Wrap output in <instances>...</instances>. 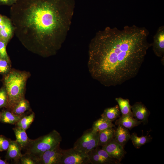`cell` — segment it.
I'll return each instance as SVG.
<instances>
[{
    "label": "cell",
    "mask_w": 164,
    "mask_h": 164,
    "mask_svg": "<svg viewBox=\"0 0 164 164\" xmlns=\"http://www.w3.org/2000/svg\"><path fill=\"white\" fill-rule=\"evenodd\" d=\"M97 153L100 156L109 161L111 164H120V162L112 158L104 149L97 146L95 148Z\"/></svg>",
    "instance_id": "cell-25"
},
{
    "label": "cell",
    "mask_w": 164,
    "mask_h": 164,
    "mask_svg": "<svg viewBox=\"0 0 164 164\" xmlns=\"http://www.w3.org/2000/svg\"><path fill=\"white\" fill-rule=\"evenodd\" d=\"M115 126L112 122L101 117L94 122L91 128L94 131L97 132L108 128H114Z\"/></svg>",
    "instance_id": "cell-19"
},
{
    "label": "cell",
    "mask_w": 164,
    "mask_h": 164,
    "mask_svg": "<svg viewBox=\"0 0 164 164\" xmlns=\"http://www.w3.org/2000/svg\"><path fill=\"white\" fill-rule=\"evenodd\" d=\"M22 150L16 140H11L9 146L7 150L6 156L7 159L13 160L16 163L19 162L22 155Z\"/></svg>",
    "instance_id": "cell-11"
},
{
    "label": "cell",
    "mask_w": 164,
    "mask_h": 164,
    "mask_svg": "<svg viewBox=\"0 0 164 164\" xmlns=\"http://www.w3.org/2000/svg\"><path fill=\"white\" fill-rule=\"evenodd\" d=\"M29 76L28 72L12 70L5 76V87L8 98L6 108L11 111L16 104L24 98L27 80Z\"/></svg>",
    "instance_id": "cell-3"
},
{
    "label": "cell",
    "mask_w": 164,
    "mask_h": 164,
    "mask_svg": "<svg viewBox=\"0 0 164 164\" xmlns=\"http://www.w3.org/2000/svg\"><path fill=\"white\" fill-rule=\"evenodd\" d=\"M91 164L87 153L77 150L73 148L62 150L60 164Z\"/></svg>",
    "instance_id": "cell-6"
},
{
    "label": "cell",
    "mask_w": 164,
    "mask_h": 164,
    "mask_svg": "<svg viewBox=\"0 0 164 164\" xmlns=\"http://www.w3.org/2000/svg\"><path fill=\"white\" fill-rule=\"evenodd\" d=\"M91 164H111L110 162L99 155L95 149L87 153Z\"/></svg>",
    "instance_id": "cell-24"
},
{
    "label": "cell",
    "mask_w": 164,
    "mask_h": 164,
    "mask_svg": "<svg viewBox=\"0 0 164 164\" xmlns=\"http://www.w3.org/2000/svg\"><path fill=\"white\" fill-rule=\"evenodd\" d=\"M11 140L4 135H0V152L7 150Z\"/></svg>",
    "instance_id": "cell-29"
},
{
    "label": "cell",
    "mask_w": 164,
    "mask_h": 164,
    "mask_svg": "<svg viewBox=\"0 0 164 164\" xmlns=\"http://www.w3.org/2000/svg\"><path fill=\"white\" fill-rule=\"evenodd\" d=\"M0 31H1V29H0Z\"/></svg>",
    "instance_id": "cell-35"
},
{
    "label": "cell",
    "mask_w": 164,
    "mask_h": 164,
    "mask_svg": "<svg viewBox=\"0 0 164 164\" xmlns=\"http://www.w3.org/2000/svg\"><path fill=\"white\" fill-rule=\"evenodd\" d=\"M115 100L118 104L122 115L133 116L131 110V106L130 104L129 99L118 97L115 98Z\"/></svg>",
    "instance_id": "cell-21"
},
{
    "label": "cell",
    "mask_w": 164,
    "mask_h": 164,
    "mask_svg": "<svg viewBox=\"0 0 164 164\" xmlns=\"http://www.w3.org/2000/svg\"><path fill=\"white\" fill-rule=\"evenodd\" d=\"M120 114L119 107L117 105L113 107L105 108L101 116L112 122L119 118Z\"/></svg>",
    "instance_id": "cell-18"
},
{
    "label": "cell",
    "mask_w": 164,
    "mask_h": 164,
    "mask_svg": "<svg viewBox=\"0 0 164 164\" xmlns=\"http://www.w3.org/2000/svg\"><path fill=\"white\" fill-rule=\"evenodd\" d=\"M142 122L133 116L129 115H122L119 118L116 119L115 122L116 125H120L129 129H132V128L138 126Z\"/></svg>",
    "instance_id": "cell-12"
},
{
    "label": "cell",
    "mask_w": 164,
    "mask_h": 164,
    "mask_svg": "<svg viewBox=\"0 0 164 164\" xmlns=\"http://www.w3.org/2000/svg\"><path fill=\"white\" fill-rule=\"evenodd\" d=\"M102 149L105 150L113 159L120 162L126 154L124 147L118 143L114 138Z\"/></svg>",
    "instance_id": "cell-9"
},
{
    "label": "cell",
    "mask_w": 164,
    "mask_h": 164,
    "mask_svg": "<svg viewBox=\"0 0 164 164\" xmlns=\"http://www.w3.org/2000/svg\"><path fill=\"white\" fill-rule=\"evenodd\" d=\"M75 4V0H17L10 9L14 34L33 52L54 55L67 36Z\"/></svg>",
    "instance_id": "cell-2"
},
{
    "label": "cell",
    "mask_w": 164,
    "mask_h": 164,
    "mask_svg": "<svg viewBox=\"0 0 164 164\" xmlns=\"http://www.w3.org/2000/svg\"><path fill=\"white\" fill-rule=\"evenodd\" d=\"M30 110L29 101L24 98L16 104L11 111L14 114L21 115L25 114L26 111Z\"/></svg>",
    "instance_id": "cell-20"
},
{
    "label": "cell",
    "mask_w": 164,
    "mask_h": 164,
    "mask_svg": "<svg viewBox=\"0 0 164 164\" xmlns=\"http://www.w3.org/2000/svg\"><path fill=\"white\" fill-rule=\"evenodd\" d=\"M35 114L32 112L29 115H25L15 124V126L21 128L26 131L33 122Z\"/></svg>",
    "instance_id": "cell-23"
},
{
    "label": "cell",
    "mask_w": 164,
    "mask_h": 164,
    "mask_svg": "<svg viewBox=\"0 0 164 164\" xmlns=\"http://www.w3.org/2000/svg\"><path fill=\"white\" fill-rule=\"evenodd\" d=\"M19 161L21 164H38L36 159L30 154L25 153L22 155Z\"/></svg>",
    "instance_id": "cell-28"
},
{
    "label": "cell",
    "mask_w": 164,
    "mask_h": 164,
    "mask_svg": "<svg viewBox=\"0 0 164 164\" xmlns=\"http://www.w3.org/2000/svg\"><path fill=\"white\" fill-rule=\"evenodd\" d=\"M115 130L114 128H111L99 132L98 146L103 147L114 138Z\"/></svg>",
    "instance_id": "cell-16"
},
{
    "label": "cell",
    "mask_w": 164,
    "mask_h": 164,
    "mask_svg": "<svg viewBox=\"0 0 164 164\" xmlns=\"http://www.w3.org/2000/svg\"><path fill=\"white\" fill-rule=\"evenodd\" d=\"M152 138L148 134L145 136L138 137L136 133H133L131 135L130 139L134 146L136 149H139L142 145L150 142Z\"/></svg>",
    "instance_id": "cell-22"
},
{
    "label": "cell",
    "mask_w": 164,
    "mask_h": 164,
    "mask_svg": "<svg viewBox=\"0 0 164 164\" xmlns=\"http://www.w3.org/2000/svg\"><path fill=\"white\" fill-rule=\"evenodd\" d=\"M152 50L157 57H164V26H159L153 37L151 43Z\"/></svg>",
    "instance_id": "cell-8"
},
{
    "label": "cell",
    "mask_w": 164,
    "mask_h": 164,
    "mask_svg": "<svg viewBox=\"0 0 164 164\" xmlns=\"http://www.w3.org/2000/svg\"><path fill=\"white\" fill-rule=\"evenodd\" d=\"M62 137L60 133L54 130L48 134L36 139H30L25 149V153L31 155L38 162L44 152L60 145Z\"/></svg>",
    "instance_id": "cell-4"
},
{
    "label": "cell",
    "mask_w": 164,
    "mask_h": 164,
    "mask_svg": "<svg viewBox=\"0 0 164 164\" xmlns=\"http://www.w3.org/2000/svg\"><path fill=\"white\" fill-rule=\"evenodd\" d=\"M14 27L11 20L6 17L4 23L1 29L0 39L8 43L14 34Z\"/></svg>",
    "instance_id": "cell-15"
},
{
    "label": "cell",
    "mask_w": 164,
    "mask_h": 164,
    "mask_svg": "<svg viewBox=\"0 0 164 164\" xmlns=\"http://www.w3.org/2000/svg\"><path fill=\"white\" fill-rule=\"evenodd\" d=\"M131 135L128 129L118 125L115 130L114 138L123 147L130 139Z\"/></svg>",
    "instance_id": "cell-13"
},
{
    "label": "cell",
    "mask_w": 164,
    "mask_h": 164,
    "mask_svg": "<svg viewBox=\"0 0 164 164\" xmlns=\"http://www.w3.org/2000/svg\"><path fill=\"white\" fill-rule=\"evenodd\" d=\"M6 17L0 15V29L2 28L4 23Z\"/></svg>",
    "instance_id": "cell-32"
},
{
    "label": "cell",
    "mask_w": 164,
    "mask_h": 164,
    "mask_svg": "<svg viewBox=\"0 0 164 164\" xmlns=\"http://www.w3.org/2000/svg\"></svg>",
    "instance_id": "cell-36"
},
{
    "label": "cell",
    "mask_w": 164,
    "mask_h": 164,
    "mask_svg": "<svg viewBox=\"0 0 164 164\" xmlns=\"http://www.w3.org/2000/svg\"><path fill=\"white\" fill-rule=\"evenodd\" d=\"M26 114L19 115L13 113L8 110H3L2 112L0 121L5 123L14 125L18 122L22 117Z\"/></svg>",
    "instance_id": "cell-17"
},
{
    "label": "cell",
    "mask_w": 164,
    "mask_h": 164,
    "mask_svg": "<svg viewBox=\"0 0 164 164\" xmlns=\"http://www.w3.org/2000/svg\"><path fill=\"white\" fill-rule=\"evenodd\" d=\"M8 101V95L5 87L0 89V108H6Z\"/></svg>",
    "instance_id": "cell-27"
},
{
    "label": "cell",
    "mask_w": 164,
    "mask_h": 164,
    "mask_svg": "<svg viewBox=\"0 0 164 164\" xmlns=\"http://www.w3.org/2000/svg\"><path fill=\"white\" fill-rule=\"evenodd\" d=\"M131 110L133 117L144 124L147 123L150 111L142 102H136L131 106Z\"/></svg>",
    "instance_id": "cell-10"
},
{
    "label": "cell",
    "mask_w": 164,
    "mask_h": 164,
    "mask_svg": "<svg viewBox=\"0 0 164 164\" xmlns=\"http://www.w3.org/2000/svg\"><path fill=\"white\" fill-rule=\"evenodd\" d=\"M2 117V112L0 111V121H1V118Z\"/></svg>",
    "instance_id": "cell-34"
},
{
    "label": "cell",
    "mask_w": 164,
    "mask_h": 164,
    "mask_svg": "<svg viewBox=\"0 0 164 164\" xmlns=\"http://www.w3.org/2000/svg\"><path fill=\"white\" fill-rule=\"evenodd\" d=\"M62 150L59 145L45 151L38 160V164H60Z\"/></svg>",
    "instance_id": "cell-7"
},
{
    "label": "cell",
    "mask_w": 164,
    "mask_h": 164,
    "mask_svg": "<svg viewBox=\"0 0 164 164\" xmlns=\"http://www.w3.org/2000/svg\"><path fill=\"white\" fill-rule=\"evenodd\" d=\"M144 27H106L97 32L89 46L88 66L92 77L107 87L134 78L151 46Z\"/></svg>",
    "instance_id": "cell-1"
},
{
    "label": "cell",
    "mask_w": 164,
    "mask_h": 164,
    "mask_svg": "<svg viewBox=\"0 0 164 164\" xmlns=\"http://www.w3.org/2000/svg\"><path fill=\"white\" fill-rule=\"evenodd\" d=\"M99 133V132H95L92 128L86 130L75 142L73 148L87 153L98 146Z\"/></svg>",
    "instance_id": "cell-5"
},
{
    "label": "cell",
    "mask_w": 164,
    "mask_h": 164,
    "mask_svg": "<svg viewBox=\"0 0 164 164\" xmlns=\"http://www.w3.org/2000/svg\"><path fill=\"white\" fill-rule=\"evenodd\" d=\"M9 162L6 161L2 159L0 157V164H8Z\"/></svg>",
    "instance_id": "cell-33"
},
{
    "label": "cell",
    "mask_w": 164,
    "mask_h": 164,
    "mask_svg": "<svg viewBox=\"0 0 164 164\" xmlns=\"http://www.w3.org/2000/svg\"><path fill=\"white\" fill-rule=\"evenodd\" d=\"M17 0H0V4L12 6L14 4Z\"/></svg>",
    "instance_id": "cell-31"
},
{
    "label": "cell",
    "mask_w": 164,
    "mask_h": 164,
    "mask_svg": "<svg viewBox=\"0 0 164 164\" xmlns=\"http://www.w3.org/2000/svg\"><path fill=\"white\" fill-rule=\"evenodd\" d=\"M16 138V141L21 149L25 150L28 145L30 139L28 137L26 131L22 128L15 126L13 128Z\"/></svg>",
    "instance_id": "cell-14"
},
{
    "label": "cell",
    "mask_w": 164,
    "mask_h": 164,
    "mask_svg": "<svg viewBox=\"0 0 164 164\" xmlns=\"http://www.w3.org/2000/svg\"><path fill=\"white\" fill-rule=\"evenodd\" d=\"M10 65L9 61L0 58V73L7 74L10 71Z\"/></svg>",
    "instance_id": "cell-26"
},
{
    "label": "cell",
    "mask_w": 164,
    "mask_h": 164,
    "mask_svg": "<svg viewBox=\"0 0 164 164\" xmlns=\"http://www.w3.org/2000/svg\"><path fill=\"white\" fill-rule=\"evenodd\" d=\"M6 42L0 39V58L5 59L9 61V57L6 50Z\"/></svg>",
    "instance_id": "cell-30"
}]
</instances>
